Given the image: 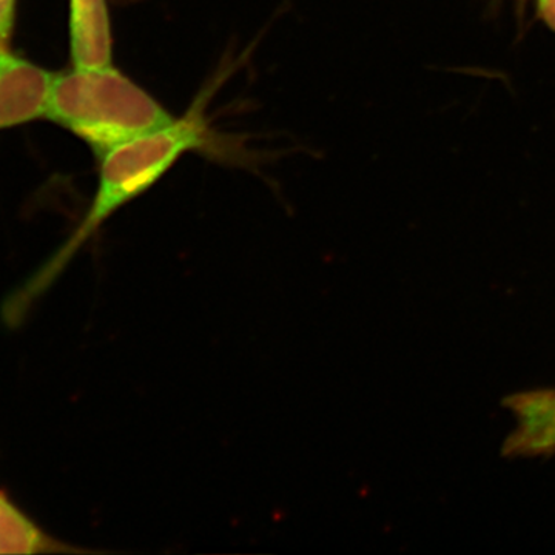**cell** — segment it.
<instances>
[{"mask_svg":"<svg viewBox=\"0 0 555 555\" xmlns=\"http://www.w3.org/2000/svg\"><path fill=\"white\" fill-rule=\"evenodd\" d=\"M204 100L206 98L193 102L181 118L131 138L100 156V181L86 217L60 250L10 298L5 306L7 320L11 323L22 320L83 244L89 243L119 208L152 189L185 153L208 147L211 133L204 113Z\"/></svg>","mask_w":555,"mask_h":555,"instance_id":"obj_1","label":"cell"},{"mask_svg":"<svg viewBox=\"0 0 555 555\" xmlns=\"http://www.w3.org/2000/svg\"><path fill=\"white\" fill-rule=\"evenodd\" d=\"M82 139L98 158L107 150L171 122L169 109L109 65L54 76L47 116Z\"/></svg>","mask_w":555,"mask_h":555,"instance_id":"obj_2","label":"cell"},{"mask_svg":"<svg viewBox=\"0 0 555 555\" xmlns=\"http://www.w3.org/2000/svg\"><path fill=\"white\" fill-rule=\"evenodd\" d=\"M53 79L46 68L0 50V131L46 118Z\"/></svg>","mask_w":555,"mask_h":555,"instance_id":"obj_3","label":"cell"},{"mask_svg":"<svg viewBox=\"0 0 555 555\" xmlns=\"http://www.w3.org/2000/svg\"><path fill=\"white\" fill-rule=\"evenodd\" d=\"M69 54L73 67L113 65V31L107 0H69Z\"/></svg>","mask_w":555,"mask_h":555,"instance_id":"obj_4","label":"cell"},{"mask_svg":"<svg viewBox=\"0 0 555 555\" xmlns=\"http://www.w3.org/2000/svg\"><path fill=\"white\" fill-rule=\"evenodd\" d=\"M73 551L51 539L20 507L0 494V554H42Z\"/></svg>","mask_w":555,"mask_h":555,"instance_id":"obj_5","label":"cell"},{"mask_svg":"<svg viewBox=\"0 0 555 555\" xmlns=\"http://www.w3.org/2000/svg\"><path fill=\"white\" fill-rule=\"evenodd\" d=\"M16 21V0H0V50L9 49Z\"/></svg>","mask_w":555,"mask_h":555,"instance_id":"obj_6","label":"cell"},{"mask_svg":"<svg viewBox=\"0 0 555 555\" xmlns=\"http://www.w3.org/2000/svg\"><path fill=\"white\" fill-rule=\"evenodd\" d=\"M539 9L543 20L555 30V0H539Z\"/></svg>","mask_w":555,"mask_h":555,"instance_id":"obj_7","label":"cell"}]
</instances>
